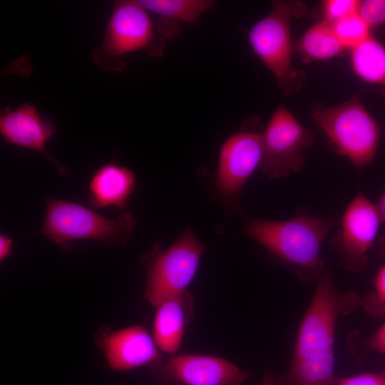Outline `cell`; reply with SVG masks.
Wrapping results in <instances>:
<instances>
[{"mask_svg":"<svg viewBox=\"0 0 385 385\" xmlns=\"http://www.w3.org/2000/svg\"><path fill=\"white\" fill-rule=\"evenodd\" d=\"M354 291H341L326 268L298 329L289 368L275 377L274 385H337L334 374V339L341 316L361 305Z\"/></svg>","mask_w":385,"mask_h":385,"instance_id":"1","label":"cell"},{"mask_svg":"<svg viewBox=\"0 0 385 385\" xmlns=\"http://www.w3.org/2000/svg\"><path fill=\"white\" fill-rule=\"evenodd\" d=\"M337 224L334 218L299 214L286 220H251L245 233L304 282L318 279L326 270L322 242Z\"/></svg>","mask_w":385,"mask_h":385,"instance_id":"2","label":"cell"},{"mask_svg":"<svg viewBox=\"0 0 385 385\" xmlns=\"http://www.w3.org/2000/svg\"><path fill=\"white\" fill-rule=\"evenodd\" d=\"M357 93L341 103L326 106L314 104L311 117L330 144L355 167L371 164L377 153L380 128Z\"/></svg>","mask_w":385,"mask_h":385,"instance_id":"3","label":"cell"},{"mask_svg":"<svg viewBox=\"0 0 385 385\" xmlns=\"http://www.w3.org/2000/svg\"><path fill=\"white\" fill-rule=\"evenodd\" d=\"M165 38L155 31L148 11L134 0L113 1L101 45L93 49L95 64L108 72L122 71L124 56L138 51L158 57L163 54Z\"/></svg>","mask_w":385,"mask_h":385,"instance_id":"4","label":"cell"},{"mask_svg":"<svg viewBox=\"0 0 385 385\" xmlns=\"http://www.w3.org/2000/svg\"><path fill=\"white\" fill-rule=\"evenodd\" d=\"M271 11L256 22L248 38L256 56L275 77L284 96L298 92L306 80L304 73L292 64L291 22L307 10L299 1H273Z\"/></svg>","mask_w":385,"mask_h":385,"instance_id":"5","label":"cell"},{"mask_svg":"<svg viewBox=\"0 0 385 385\" xmlns=\"http://www.w3.org/2000/svg\"><path fill=\"white\" fill-rule=\"evenodd\" d=\"M128 210L110 219L78 202L48 198L41 233L56 244L66 246L79 240L120 244L128 241L135 225Z\"/></svg>","mask_w":385,"mask_h":385,"instance_id":"6","label":"cell"},{"mask_svg":"<svg viewBox=\"0 0 385 385\" xmlns=\"http://www.w3.org/2000/svg\"><path fill=\"white\" fill-rule=\"evenodd\" d=\"M205 247L188 227L169 247L156 254L148 271L145 299L155 307L187 291Z\"/></svg>","mask_w":385,"mask_h":385,"instance_id":"7","label":"cell"},{"mask_svg":"<svg viewBox=\"0 0 385 385\" xmlns=\"http://www.w3.org/2000/svg\"><path fill=\"white\" fill-rule=\"evenodd\" d=\"M313 135L283 106L272 113L263 131V152L260 168L269 178L285 177L301 170L304 153Z\"/></svg>","mask_w":385,"mask_h":385,"instance_id":"8","label":"cell"},{"mask_svg":"<svg viewBox=\"0 0 385 385\" xmlns=\"http://www.w3.org/2000/svg\"><path fill=\"white\" fill-rule=\"evenodd\" d=\"M263 131L259 123L250 120L222 144L215 186L225 200L236 199L249 178L260 167L263 152Z\"/></svg>","mask_w":385,"mask_h":385,"instance_id":"9","label":"cell"},{"mask_svg":"<svg viewBox=\"0 0 385 385\" xmlns=\"http://www.w3.org/2000/svg\"><path fill=\"white\" fill-rule=\"evenodd\" d=\"M381 223L375 204L358 192L342 215L339 231L332 238V246L344 268L355 272L366 267L367 252Z\"/></svg>","mask_w":385,"mask_h":385,"instance_id":"10","label":"cell"},{"mask_svg":"<svg viewBox=\"0 0 385 385\" xmlns=\"http://www.w3.org/2000/svg\"><path fill=\"white\" fill-rule=\"evenodd\" d=\"M160 385H243L250 373L218 356H173L154 369Z\"/></svg>","mask_w":385,"mask_h":385,"instance_id":"11","label":"cell"},{"mask_svg":"<svg viewBox=\"0 0 385 385\" xmlns=\"http://www.w3.org/2000/svg\"><path fill=\"white\" fill-rule=\"evenodd\" d=\"M55 130L53 123L41 115L37 108L29 103H21L14 109L7 106L0 112V133L3 140L41 153L63 175L66 168L46 148Z\"/></svg>","mask_w":385,"mask_h":385,"instance_id":"12","label":"cell"},{"mask_svg":"<svg viewBox=\"0 0 385 385\" xmlns=\"http://www.w3.org/2000/svg\"><path fill=\"white\" fill-rule=\"evenodd\" d=\"M103 347L108 365L115 371H128L150 364L160 357L153 337L140 325L106 335Z\"/></svg>","mask_w":385,"mask_h":385,"instance_id":"13","label":"cell"},{"mask_svg":"<svg viewBox=\"0 0 385 385\" xmlns=\"http://www.w3.org/2000/svg\"><path fill=\"white\" fill-rule=\"evenodd\" d=\"M137 180L130 168L113 160L97 168L88 183V205L94 209L114 206L123 210L135 192Z\"/></svg>","mask_w":385,"mask_h":385,"instance_id":"14","label":"cell"},{"mask_svg":"<svg viewBox=\"0 0 385 385\" xmlns=\"http://www.w3.org/2000/svg\"><path fill=\"white\" fill-rule=\"evenodd\" d=\"M192 297L188 291L169 297L155 306L153 337L158 348L173 354L180 348L192 314Z\"/></svg>","mask_w":385,"mask_h":385,"instance_id":"15","label":"cell"},{"mask_svg":"<svg viewBox=\"0 0 385 385\" xmlns=\"http://www.w3.org/2000/svg\"><path fill=\"white\" fill-rule=\"evenodd\" d=\"M147 11L159 16L158 34L165 38H175L181 31L180 23L193 24L210 9V0H138Z\"/></svg>","mask_w":385,"mask_h":385,"instance_id":"16","label":"cell"},{"mask_svg":"<svg viewBox=\"0 0 385 385\" xmlns=\"http://www.w3.org/2000/svg\"><path fill=\"white\" fill-rule=\"evenodd\" d=\"M294 46L302 61L307 63L337 57L345 49L337 37L332 24L324 19L311 26Z\"/></svg>","mask_w":385,"mask_h":385,"instance_id":"17","label":"cell"},{"mask_svg":"<svg viewBox=\"0 0 385 385\" xmlns=\"http://www.w3.org/2000/svg\"><path fill=\"white\" fill-rule=\"evenodd\" d=\"M354 74L365 83L377 86L385 98V45L373 36L351 50Z\"/></svg>","mask_w":385,"mask_h":385,"instance_id":"18","label":"cell"},{"mask_svg":"<svg viewBox=\"0 0 385 385\" xmlns=\"http://www.w3.org/2000/svg\"><path fill=\"white\" fill-rule=\"evenodd\" d=\"M334 33L344 48H356L370 36L371 28L359 12L351 14L334 24Z\"/></svg>","mask_w":385,"mask_h":385,"instance_id":"19","label":"cell"},{"mask_svg":"<svg viewBox=\"0 0 385 385\" xmlns=\"http://www.w3.org/2000/svg\"><path fill=\"white\" fill-rule=\"evenodd\" d=\"M373 289L362 299L361 305L374 317H385V264L377 272Z\"/></svg>","mask_w":385,"mask_h":385,"instance_id":"20","label":"cell"},{"mask_svg":"<svg viewBox=\"0 0 385 385\" xmlns=\"http://www.w3.org/2000/svg\"><path fill=\"white\" fill-rule=\"evenodd\" d=\"M360 1L358 0H325L322 2L324 20L334 24L351 14L357 13Z\"/></svg>","mask_w":385,"mask_h":385,"instance_id":"21","label":"cell"},{"mask_svg":"<svg viewBox=\"0 0 385 385\" xmlns=\"http://www.w3.org/2000/svg\"><path fill=\"white\" fill-rule=\"evenodd\" d=\"M358 12L371 29L385 24V0L360 1Z\"/></svg>","mask_w":385,"mask_h":385,"instance_id":"22","label":"cell"},{"mask_svg":"<svg viewBox=\"0 0 385 385\" xmlns=\"http://www.w3.org/2000/svg\"><path fill=\"white\" fill-rule=\"evenodd\" d=\"M337 385H385V370L339 378Z\"/></svg>","mask_w":385,"mask_h":385,"instance_id":"23","label":"cell"},{"mask_svg":"<svg viewBox=\"0 0 385 385\" xmlns=\"http://www.w3.org/2000/svg\"><path fill=\"white\" fill-rule=\"evenodd\" d=\"M365 347L369 351L385 354V320L366 341Z\"/></svg>","mask_w":385,"mask_h":385,"instance_id":"24","label":"cell"},{"mask_svg":"<svg viewBox=\"0 0 385 385\" xmlns=\"http://www.w3.org/2000/svg\"><path fill=\"white\" fill-rule=\"evenodd\" d=\"M375 204L381 223L385 224V190ZM378 250L385 257V234L379 239Z\"/></svg>","mask_w":385,"mask_h":385,"instance_id":"25","label":"cell"},{"mask_svg":"<svg viewBox=\"0 0 385 385\" xmlns=\"http://www.w3.org/2000/svg\"><path fill=\"white\" fill-rule=\"evenodd\" d=\"M13 240L4 233L0 234V260L4 261L11 255Z\"/></svg>","mask_w":385,"mask_h":385,"instance_id":"26","label":"cell"},{"mask_svg":"<svg viewBox=\"0 0 385 385\" xmlns=\"http://www.w3.org/2000/svg\"><path fill=\"white\" fill-rule=\"evenodd\" d=\"M274 376L271 371H267L260 385H274Z\"/></svg>","mask_w":385,"mask_h":385,"instance_id":"27","label":"cell"}]
</instances>
